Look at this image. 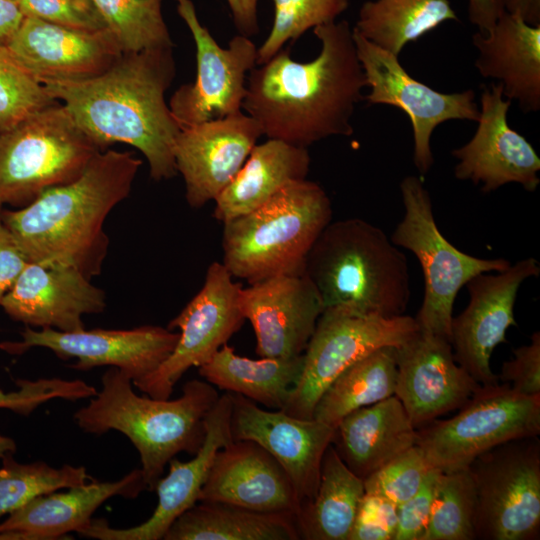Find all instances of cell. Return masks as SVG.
Masks as SVG:
<instances>
[{"label":"cell","mask_w":540,"mask_h":540,"mask_svg":"<svg viewBox=\"0 0 540 540\" xmlns=\"http://www.w3.org/2000/svg\"><path fill=\"white\" fill-rule=\"evenodd\" d=\"M196 47V77L171 96L169 108L180 127L219 119L242 110L247 73L257 65V47L244 35L221 47L196 14L191 0H175Z\"/></svg>","instance_id":"5bb4252c"},{"label":"cell","mask_w":540,"mask_h":540,"mask_svg":"<svg viewBox=\"0 0 540 540\" xmlns=\"http://www.w3.org/2000/svg\"><path fill=\"white\" fill-rule=\"evenodd\" d=\"M147 490L141 469L116 481H96L71 487L67 492L38 496L0 522V533L16 532L27 540L69 539L92 521L94 512L108 499L136 498Z\"/></svg>","instance_id":"4316f807"},{"label":"cell","mask_w":540,"mask_h":540,"mask_svg":"<svg viewBox=\"0 0 540 540\" xmlns=\"http://www.w3.org/2000/svg\"><path fill=\"white\" fill-rule=\"evenodd\" d=\"M239 34L251 37L259 32L258 0H226Z\"/></svg>","instance_id":"c3c4849f"},{"label":"cell","mask_w":540,"mask_h":540,"mask_svg":"<svg viewBox=\"0 0 540 540\" xmlns=\"http://www.w3.org/2000/svg\"><path fill=\"white\" fill-rule=\"evenodd\" d=\"M513 358L502 364L498 380L526 396L540 395V333L528 345L513 350Z\"/></svg>","instance_id":"7bdbcfd3"},{"label":"cell","mask_w":540,"mask_h":540,"mask_svg":"<svg viewBox=\"0 0 540 540\" xmlns=\"http://www.w3.org/2000/svg\"><path fill=\"white\" fill-rule=\"evenodd\" d=\"M458 410L416 429V445L442 471L466 468L500 444L540 433V395L519 394L506 383L480 385Z\"/></svg>","instance_id":"9c48e42d"},{"label":"cell","mask_w":540,"mask_h":540,"mask_svg":"<svg viewBox=\"0 0 540 540\" xmlns=\"http://www.w3.org/2000/svg\"><path fill=\"white\" fill-rule=\"evenodd\" d=\"M164 540H300L289 513L250 510L218 501H198L169 527Z\"/></svg>","instance_id":"4dcf8cb0"},{"label":"cell","mask_w":540,"mask_h":540,"mask_svg":"<svg viewBox=\"0 0 540 540\" xmlns=\"http://www.w3.org/2000/svg\"><path fill=\"white\" fill-rule=\"evenodd\" d=\"M21 337L20 341L0 342V349L20 355L33 347L47 348L61 359L75 358L77 362L71 367L76 370L115 367L133 382L152 373L168 358L179 333L155 325L76 331L25 326Z\"/></svg>","instance_id":"9a60e30c"},{"label":"cell","mask_w":540,"mask_h":540,"mask_svg":"<svg viewBox=\"0 0 540 540\" xmlns=\"http://www.w3.org/2000/svg\"><path fill=\"white\" fill-rule=\"evenodd\" d=\"M141 164L131 151L105 149L75 180L19 209H1L2 221L30 262L69 266L92 279L108 252L105 220L130 194Z\"/></svg>","instance_id":"3957f363"},{"label":"cell","mask_w":540,"mask_h":540,"mask_svg":"<svg viewBox=\"0 0 540 540\" xmlns=\"http://www.w3.org/2000/svg\"><path fill=\"white\" fill-rule=\"evenodd\" d=\"M1 206V205H0Z\"/></svg>","instance_id":"11a10c76"},{"label":"cell","mask_w":540,"mask_h":540,"mask_svg":"<svg viewBox=\"0 0 540 540\" xmlns=\"http://www.w3.org/2000/svg\"><path fill=\"white\" fill-rule=\"evenodd\" d=\"M303 354L291 358L237 355L224 344L213 357L198 367L201 377L225 392L240 394L266 408L282 410L299 382Z\"/></svg>","instance_id":"f546056e"},{"label":"cell","mask_w":540,"mask_h":540,"mask_svg":"<svg viewBox=\"0 0 540 540\" xmlns=\"http://www.w3.org/2000/svg\"><path fill=\"white\" fill-rule=\"evenodd\" d=\"M475 67L483 78L496 80L503 96L524 113L540 110V26L503 12L487 33L476 32Z\"/></svg>","instance_id":"484cf974"},{"label":"cell","mask_w":540,"mask_h":540,"mask_svg":"<svg viewBox=\"0 0 540 540\" xmlns=\"http://www.w3.org/2000/svg\"><path fill=\"white\" fill-rule=\"evenodd\" d=\"M241 289L222 262L211 263L202 288L167 327L179 329L173 351L157 369L133 381V385L152 398H170L176 383L190 368L208 362L241 328L245 321Z\"/></svg>","instance_id":"7c38bea8"},{"label":"cell","mask_w":540,"mask_h":540,"mask_svg":"<svg viewBox=\"0 0 540 540\" xmlns=\"http://www.w3.org/2000/svg\"><path fill=\"white\" fill-rule=\"evenodd\" d=\"M432 469L415 444L366 478L365 493L382 496L399 506L418 492Z\"/></svg>","instance_id":"ab89813d"},{"label":"cell","mask_w":540,"mask_h":540,"mask_svg":"<svg viewBox=\"0 0 540 540\" xmlns=\"http://www.w3.org/2000/svg\"><path fill=\"white\" fill-rule=\"evenodd\" d=\"M419 331L415 318H385L345 306L324 308L303 353L298 384L281 410L313 419L315 406L327 387L348 367L386 347H399Z\"/></svg>","instance_id":"8fae6325"},{"label":"cell","mask_w":540,"mask_h":540,"mask_svg":"<svg viewBox=\"0 0 540 540\" xmlns=\"http://www.w3.org/2000/svg\"><path fill=\"white\" fill-rule=\"evenodd\" d=\"M233 440H252L267 450L287 472L300 507L315 497L324 453L334 427L281 410L260 408L254 401L230 393Z\"/></svg>","instance_id":"ac0fdd59"},{"label":"cell","mask_w":540,"mask_h":540,"mask_svg":"<svg viewBox=\"0 0 540 540\" xmlns=\"http://www.w3.org/2000/svg\"><path fill=\"white\" fill-rule=\"evenodd\" d=\"M0 306L25 326L76 331L85 328L84 315L105 309L106 296L75 268L29 262Z\"/></svg>","instance_id":"cb8c5ba5"},{"label":"cell","mask_w":540,"mask_h":540,"mask_svg":"<svg viewBox=\"0 0 540 540\" xmlns=\"http://www.w3.org/2000/svg\"><path fill=\"white\" fill-rule=\"evenodd\" d=\"M539 274L538 261L529 257L495 274L476 275L465 285L469 302L452 318L450 343L456 362L480 385L499 382L491 355L507 342V329L517 326L514 306L522 283Z\"/></svg>","instance_id":"2e32d148"},{"label":"cell","mask_w":540,"mask_h":540,"mask_svg":"<svg viewBox=\"0 0 540 540\" xmlns=\"http://www.w3.org/2000/svg\"><path fill=\"white\" fill-rule=\"evenodd\" d=\"M449 0H368L353 27L362 37L399 57L403 48L446 21H458Z\"/></svg>","instance_id":"d6a6232c"},{"label":"cell","mask_w":540,"mask_h":540,"mask_svg":"<svg viewBox=\"0 0 540 540\" xmlns=\"http://www.w3.org/2000/svg\"><path fill=\"white\" fill-rule=\"evenodd\" d=\"M479 387L446 338L418 331L397 347L394 395L416 429L461 408Z\"/></svg>","instance_id":"7402d4cb"},{"label":"cell","mask_w":540,"mask_h":540,"mask_svg":"<svg viewBox=\"0 0 540 540\" xmlns=\"http://www.w3.org/2000/svg\"><path fill=\"white\" fill-rule=\"evenodd\" d=\"M262 135L259 124L242 110L182 127L174 157L188 204L201 208L214 201L237 175Z\"/></svg>","instance_id":"d6986e66"},{"label":"cell","mask_w":540,"mask_h":540,"mask_svg":"<svg viewBox=\"0 0 540 540\" xmlns=\"http://www.w3.org/2000/svg\"><path fill=\"white\" fill-rule=\"evenodd\" d=\"M16 448V443L12 438L0 434V459L7 453H15Z\"/></svg>","instance_id":"816d5d0a"},{"label":"cell","mask_w":540,"mask_h":540,"mask_svg":"<svg viewBox=\"0 0 540 540\" xmlns=\"http://www.w3.org/2000/svg\"><path fill=\"white\" fill-rule=\"evenodd\" d=\"M232 402L229 392L219 396L205 419V438L193 458L169 461V472L155 486L157 506L143 523L129 528H113L105 519H92L78 534L99 540H161L172 523L194 506L207 480L217 451L233 441Z\"/></svg>","instance_id":"ffe728a7"},{"label":"cell","mask_w":540,"mask_h":540,"mask_svg":"<svg viewBox=\"0 0 540 540\" xmlns=\"http://www.w3.org/2000/svg\"><path fill=\"white\" fill-rule=\"evenodd\" d=\"M6 46L42 84L94 78L123 53L107 28L78 30L30 16L24 17Z\"/></svg>","instance_id":"603a6c76"},{"label":"cell","mask_w":540,"mask_h":540,"mask_svg":"<svg viewBox=\"0 0 540 540\" xmlns=\"http://www.w3.org/2000/svg\"><path fill=\"white\" fill-rule=\"evenodd\" d=\"M502 0H468V18L478 32L487 33L503 14Z\"/></svg>","instance_id":"7dc6e473"},{"label":"cell","mask_w":540,"mask_h":540,"mask_svg":"<svg viewBox=\"0 0 540 540\" xmlns=\"http://www.w3.org/2000/svg\"><path fill=\"white\" fill-rule=\"evenodd\" d=\"M0 206V304L22 274L29 259L1 218Z\"/></svg>","instance_id":"bcb514c9"},{"label":"cell","mask_w":540,"mask_h":540,"mask_svg":"<svg viewBox=\"0 0 540 540\" xmlns=\"http://www.w3.org/2000/svg\"><path fill=\"white\" fill-rule=\"evenodd\" d=\"M272 28L257 49V65L274 56L288 42H293L309 29L336 21L349 6V0H272Z\"/></svg>","instance_id":"74e56055"},{"label":"cell","mask_w":540,"mask_h":540,"mask_svg":"<svg viewBox=\"0 0 540 540\" xmlns=\"http://www.w3.org/2000/svg\"><path fill=\"white\" fill-rule=\"evenodd\" d=\"M416 444V428L395 396L359 408L334 427L331 445L363 481Z\"/></svg>","instance_id":"83f0119b"},{"label":"cell","mask_w":540,"mask_h":540,"mask_svg":"<svg viewBox=\"0 0 540 540\" xmlns=\"http://www.w3.org/2000/svg\"><path fill=\"white\" fill-rule=\"evenodd\" d=\"M399 187L404 216L390 239L412 252L422 268L424 296L415 320L419 331L450 341L453 304L460 289L476 275L503 271L511 263L503 258H478L452 245L436 224L421 178L406 176Z\"/></svg>","instance_id":"ba28073f"},{"label":"cell","mask_w":540,"mask_h":540,"mask_svg":"<svg viewBox=\"0 0 540 540\" xmlns=\"http://www.w3.org/2000/svg\"><path fill=\"white\" fill-rule=\"evenodd\" d=\"M19 7L24 16L61 26L85 31L106 29L92 0H20Z\"/></svg>","instance_id":"b9f144b4"},{"label":"cell","mask_w":540,"mask_h":540,"mask_svg":"<svg viewBox=\"0 0 540 540\" xmlns=\"http://www.w3.org/2000/svg\"><path fill=\"white\" fill-rule=\"evenodd\" d=\"M504 12L519 16L530 26H540V0H502Z\"/></svg>","instance_id":"f907efd6"},{"label":"cell","mask_w":540,"mask_h":540,"mask_svg":"<svg viewBox=\"0 0 540 540\" xmlns=\"http://www.w3.org/2000/svg\"><path fill=\"white\" fill-rule=\"evenodd\" d=\"M397 347L379 348L344 370L319 398L313 418L335 427L349 413L395 394Z\"/></svg>","instance_id":"836d02e7"},{"label":"cell","mask_w":540,"mask_h":540,"mask_svg":"<svg viewBox=\"0 0 540 540\" xmlns=\"http://www.w3.org/2000/svg\"><path fill=\"white\" fill-rule=\"evenodd\" d=\"M468 468L476 490L475 539H539L538 436L500 444L479 455Z\"/></svg>","instance_id":"30bf717a"},{"label":"cell","mask_w":540,"mask_h":540,"mask_svg":"<svg viewBox=\"0 0 540 540\" xmlns=\"http://www.w3.org/2000/svg\"><path fill=\"white\" fill-rule=\"evenodd\" d=\"M18 3L0 0V44L7 45L24 19Z\"/></svg>","instance_id":"681fc988"},{"label":"cell","mask_w":540,"mask_h":540,"mask_svg":"<svg viewBox=\"0 0 540 540\" xmlns=\"http://www.w3.org/2000/svg\"><path fill=\"white\" fill-rule=\"evenodd\" d=\"M103 149L56 101L0 133V205L23 207L78 178Z\"/></svg>","instance_id":"52a82bcc"},{"label":"cell","mask_w":540,"mask_h":540,"mask_svg":"<svg viewBox=\"0 0 540 540\" xmlns=\"http://www.w3.org/2000/svg\"><path fill=\"white\" fill-rule=\"evenodd\" d=\"M331 220V201L321 185L292 182L253 211L223 223L222 263L248 284L303 273L310 249Z\"/></svg>","instance_id":"8992f818"},{"label":"cell","mask_w":540,"mask_h":540,"mask_svg":"<svg viewBox=\"0 0 540 540\" xmlns=\"http://www.w3.org/2000/svg\"><path fill=\"white\" fill-rule=\"evenodd\" d=\"M440 472V469H432L418 492L397 507L394 540H422L434 502Z\"/></svg>","instance_id":"ee69618b"},{"label":"cell","mask_w":540,"mask_h":540,"mask_svg":"<svg viewBox=\"0 0 540 540\" xmlns=\"http://www.w3.org/2000/svg\"><path fill=\"white\" fill-rule=\"evenodd\" d=\"M310 164L308 148L271 138L256 144L214 200L213 217L223 224L253 211L288 184L306 179Z\"/></svg>","instance_id":"f1b7e54d"},{"label":"cell","mask_w":540,"mask_h":540,"mask_svg":"<svg viewBox=\"0 0 540 540\" xmlns=\"http://www.w3.org/2000/svg\"><path fill=\"white\" fill-rule=\"evenodd\" d=\"M511 102L503 96L499 83L483 86L477 129L466 144L451 152L458 160L455 178L481 184L484 193L509 183L534 192L540 184L539 156L531 143L508 124Z\"/></svg>","instance_id":"e0dca14e"},{"label":"cell","mask_w":540,"mask_h":540,"mask_svg":"<svg viewBox=\"0 0 540 540\" xmlns=\"http://www.w3.org/2000/svg\"><path fill=\"white\" fill-rule=\"evenodd\" d=\"M0 540H27V538L21 533L2 532L0 533Z\"/></svg>","instance_id":"f5cc1de1"},{"label":"cell","mask_w":540,"mask_h":540,"mask_svg":"<svg viewBox=\"0 0 540 540\" xmlns=\"http://www.w3.org/2000/svg\"><path fill=\"white\" fill-rule=\"evenodd\" d=\"M13 1H15L16 3H18V5H19L20 0H13Z\"/></svg>","instance_id":"db71d44e"},{"label":"cell","mask_w":540,"mask_h":540,"mask_svg":"<svg viewBox=\"0 0 540 540\" xmlns=\"http://www.w3.org/2000/svg\"><path fill=\"white\" fill-rule=\"evenodd\" d=\"M397 507L382 496L365 493L349 540H394Z\"/></svg>","instance_id":"f6af8a7d"},{"label":"cell","mask_w":540,"mask_h":540,"mask_svg":"<svg viewBox=\"0 0 540 540\" xmlns=\"http://www.w3.org/2000/svg\"><path fill=\"white\" fill-rule=\"evenodd\" d=\"M240 307L254 330L257 355L271 358L302 355L324 309L304 273L249 284L241 289Z\"/></svg>","instance_id":"44dd1931"},{"label":"cell","mask_w":540,"mask_h":540,"mask_svg":"<svg viewBox=\"0 0 540 540\" xmlns=\"http://www.w3.org/2000/svg\"><path fill=\"white\" fill-rule=\"evenodd\" d=\"M13 454L1 458L0 518L38 496L85 484L90 478L84 466L65 464L54 468L43 461L19 463Z\"/></svg>","instance_id":"e575fe53"},{"label":"cell","mask_w":540,"mask_h":540,"mask_svg":"<svg viewBox=\"0 0 540 540\" xmlns=\"http://www.w3.org/2000/svg\"><path fill=\"white\" fill-rule=\"evenodd\" d=\"M303 273L324 308L390 318L403 315L411 297L404 253L381 228L360 218L331 221L310 249Z\"/></svg>","instance_id":"5b68a950"},{"label":"cell","mask_w":540,"mask_h":540,"mask_svg":"<svg viewBox=\"0 0 540 540\" xmlns=\"http://www.w3.org/2000/svg\"><path fill=\"white\" fill-rule=\"evenodd\" d=\"M173 47L123 52L104 73L43 84L103 150L125 143L146 158L155 181L177 174L174 147L181 130L165 100L175 77Z\"/></svg>","instance_id":"7a4b0ae2"},{"label":"cell","mask_w":540,"mask_h":540,"mask_svg":"<svg viewBox=\"0 0 540 540\" xmlns=\"http://www.w3.org/2000/svg\"><path fill=\"white\" fill-rule=\"evenodd\" d=\"M476 490L468 467L440 472L422 540H475Z\"/></svg>","instance_id":"8d00e7d4"},{"label":"cell","mask_w":540,"mask_h":540,"mask_svg":"<svg viewBox=\"0 0 540 540\" xmlns=\"http://www.w3.org/2000/svg\"><path fill=\"white\" fill-rule=\"evenodd\" d=\"M123 52L173 47L162 15L163 0H92Z\"/></svg>","instance_id":"d590c367"},{"label":"cell","mask_w":540,"mask_h":540,"mask_svg":"<svg viewBox=\"0 0 540 540\" xmlns=\"http://www.w3.org/2000/svg\"><path fill=\"white\" fill-rule=\"evenodd\" d=\"M54 102L44 85L0 44V133Z\"/></svg>","instance_id":"f35d334b"},{"label":"cell","mask_w":540,"mask_h":540,"mask_svg":"<svg viewBox=\"0 0 540 540\" xmlns=\"http://www.w3.org/2000/svg\"><path fill=\"white\" fill-rule=\"evenodd\" d=\"M18 390L5 392L0 389V408L9 409L19 415L28 416L41 404L55 398L69 401L91 398L95 387L82 380L60 378L19 379Z\"/></svg>","instance_id":"60d3db41"},{"label":"cell","mask_w":540,"mask_h":540,"mask_svg":"<svg viewBox=\"0 0 540 540\" xmlns=\"http://www.w3.org/2000/svg\"><path fill=\"white\" fill-rule=\"evenodd\" d=\"M198 501H218L294 516L300 509L287 472L252 440H233L217 451Z\"/></svg>","instance_id":"d4e9b609"},{"label":"cell","mask_w":540,"mask_h":540,"mask_svg":"<svg viewBox=\"0 0 540 540\" xmlns=\"http://www.w3.org/2000/svg\"><path fill=\"white\" fill-rule=\"evenodd\" d=\"M102 388L74 414L86 433L124 434L136 448L147 490H155L165 466L177 454L195 455L205 438V419L219 394L207 381L186 382L174 400L137 395L132 380L115 367L101 378Z\"/></svg>","instance_id":"277c9868"},{"label":"cell","mask_w":540,"mask_h":540,"mask_svg":"<svg viewBox=\"0 0 540 540\" xmlns=\"http://www.w3.org/2000/svg\"><path fill=\"white\" fill-rule=\"evenodd\" d=\"M364 495V481L330 444L322 459L316 495L294 516L299 538L349 540Z\"/></svg>","instance_id":"1f68e13d"},{"label":"cell","mask_w":540,"mask_h":540,"mask_svg":"<svg viewBox=\"0 0 540 540\" xmlns=\"http://www.w3.org/2000/svg\"><path fill=\"white\" fill-rule=\"evenodd\" d=\"M358 59L370 93L368 105H390L409 117L413 130V162L421 175L434 164L431 136L437 126L449 120L477 122L479 106L472 89L443 93L414 79L399 57L376 46L352 28Z\"/></svg>","instance_id":"4fadbf2b"},{"label":"cell","mask_w":540,"mask_h":540,"mask_svg":"<svg viewBox=\"0 0 540 540\" xmlns=\"http://www.w3.org/2000/svg\"><path fill=\"white\" fill-rule=\"evenodd\" d=\"M316 58L298 62L282 48L248 74L242 109L263 135L308 148L331 136H351V119L364 99L365 75L346 20L313 28Z\"/></svg>","instance_id":"6da1fadb"}]
</instances>
